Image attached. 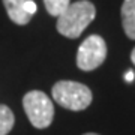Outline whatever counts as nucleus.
Here are the masks:
<instances>
[{"label": "nucleus", "instance_id": "1", "mask_svg": "<svg viewBox=\"0 0 135 135\" xmlns=\"http://www.w3.org/2000/svg\"><path fill=\"white\" fill-rule=\"evenodd\" d=\"M96 17V8L89 0L71 3L57 17V32L65 38L77 39Z\"/></svg>", "mask_w": 135, "mask_h": 135}, {"label": "nucleus", "instance_id": "2", "mask_svg": "<svg viewBox=\"0 0 135 135\" xmlns=\"http://www.w3.org/2000/svg\"><path fill=\"white\" fill-rule=\"evenodd\" d=\"M54 101L60 107L71 111H83L92 104L93 95L87 86L77 81L62 80L53 86L51 90Z\"/></svg>", "mask_w": 135, "mask_h": 135}, {"label": "nucleus", "instance_id": "3", "mask_svg": "<svg viewBox=\"0 0 135 135\" xmlns=\"http://www.w3.org/2000/svg\"><path fill=\"white\" fill-rule=\"evenodd\" d=\"M23 107L30 123L36 129H45L53 123L54 105L47 93L41 90L27 92L23 98Z\"/></svg>", "mask_w": 135, "mask_h": 135}, {"label": "nucleus", "instance_id": "4", "mask_svg": "<svg viewBox=\"0 0 135 135\" xmlns=\"http://www.w3.org/2000/svg\"><path fill=\"white\" fill-rule=\"evenodd\" d=\"M107 44L102 36L90 35L83 41L77 53V66L81 71H95L105 62Z\"/></svg>", "mask_w": 135, "mask_h": 135}, {"label": "nucleus", "instance_id": "5", "mask_svg": "<svg viewBox=\"0 0 135 135\" xmlns=\"http://www.w3.org/2000/svg\"><path fill=\"white\" fill-rule=\"evenodd\" d=\"M32 0H3V5L6 8V12L9 15L12 23L18 26L29 24L32 20V15L27 11V6Z\"/></svg>", "mask_w": 135, "mask_h": 135}, {"label": "nucleus", "instance_id": "6", "mask_svg": "<svg viewBox=\"0 0 135 135\" xmlns=\"http://www.w3.org/2000/svg\"><path fill=\"white\" fill-rule=\"evenodd\" d=\"M122 26L126 36L135 41V0H123L122 5Z\"/></svg>", "mask_w": 135, "mask_h": 135}, {"label": "nucleus", "instance_id": "7", "mask_svg": "<svg viewBox=\"0 0 135 135\" xmlns=\"http://www.w3.org/2000/svg\"><path fill=\"white\" fill-rule=\"evenodd\" d=\"M15 123L14 113L8 105H0V135H8Z\"/></svg>", "mask_w": 135, "mask_h": 135}, {"label": "nucleus", "instance_id": "8", "mask_svg": "<svg viewBox=\"0 0 135 135\" xmlns=\"http://www.w3.org/2000/svg\"><path fill=\"white\" fill-rule=\"evenodd\" d=\"M44 3H45V9L50 15L59 17L71 5V0H44Z\"/></svg>", "mask_w": 135, "mask_h": 135}, {"label": "nucleus", "instance_id": "9", "mask_svg": "<svg viewBox=\"0 0 135 135\" xmlns=\"http://www.w3.org/2000/svg\"><path fill=\"white\" fill-rule=\"evenodd\" d=\"M134 77H135V74L132 72V71H129V72H128V74L125 75V80H126L128 83H131L132 80H134Z\"/></svg>", "mask_w": 135, "mask_h": 135}, {"label": "nucleus", "instance_id": "10", "mask_svg": "<svg viewBox=\"0 0 135 135\" xmlns=\"http://www.w3.org/2000/svg\"><path fill=\"white\" fill-rule=\"evenodd\" d=\"M131 60H132V63L135 65V48L132 50V53H131Z\"/></svg>", "mask_w": 135, "mask_h": 135}, {"label": "nucleus", "instance_id": "11", "mask_svg": "<svg viewBox=\"0 0 135 135\" xmlns=\"http://www.w3.org/2000/svg\"><path fill=\"white\" fill-rule=\"evenodd\" d=\"M84 135H99V134H93V132H89V134H84Z\"/></svg>", "mask_w": 135, "mask_h": 135}]
</instances>
